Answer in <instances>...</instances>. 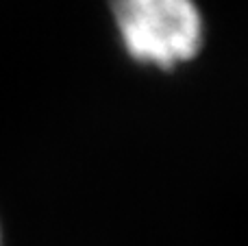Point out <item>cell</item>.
Returning <instances> with one entry per match:
<instances>
[{"instance_id": "1", "label": "cell", "mask_w": 248, "mask_h": 246, "mask_svg": "<svg viewBox=\"0 0 248 246\" xmlns=\"http://www.w3.org/2000/svg\"><path fill=\"white\" fill-rule=\"evenodd\" d=\"M111 11L124 48L140 63L172 70L202 46L196 0H113Z\"/></svg>"}, {"instance_id": "2", "label": "cell", "mask_w": 248, "mask_h": 246, "mask_svg": "<svg viewBox=\"0 0 248 246\" xmlns=\"http://www.w3.org/2000/svg\"><path fill=\"white\" fill-rule=\"evenodd\" d=\"M0 242H2V235H0Z\"/></svg>"}]
</instances>
